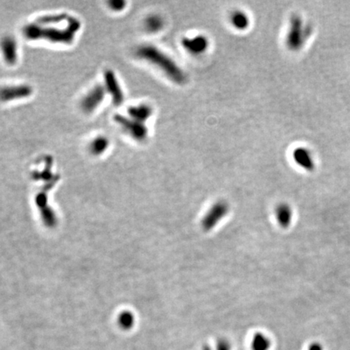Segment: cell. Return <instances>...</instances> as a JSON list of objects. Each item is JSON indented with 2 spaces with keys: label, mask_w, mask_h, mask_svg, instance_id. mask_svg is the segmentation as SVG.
I'll use <instances>...</instances> for the list:
<instances>
[{
  "label": "cell",
  "mask_w": 350,
  "mask_h": 350,
  "mask_svg": "<svg viewBox=\"0 0 350 350\" xmlns=\"http://www.w3.org/2000/svg\"><path fill=\"white\" fill-rule=\"evenodd\" d=\"M165 22L162 17L159 15L152 14L148 16L144 21V28L150 34H156L164 27Z\"/></svg>",
  "instance_id": "15"
},
{
  "label": "cell",
  "mask_w": 350,
  "mask_h": 350,
  "mask_svg": "<svg viewBox=\"0 0 350 350\" xmlns=\"http://www.w3.org/2000/svg\"><path fill=\"white\" fill-rule=\"evenodd\" d=\"M307 350H323V347L319 342H312Z\"/></svg>",
  "instance_id": "20"
},
{
  "label": "cell",
  "mask_w": 350,
  "mask_h": 350,
  "mask_svg": "<svg viewBox=\"0 0 350 350\" xmlns=\"http://www.w3.org/2000/svg\"><path fill=\"white\" fill-rule=\"evenodd\" d=\"M0 49L3 57L8 64L13 65L17 63L18 58V50L17 43L14 38L10 36L5 37L1 40Z\"/></svg>",
  "instance_id": "10"
},
{
  "label": "cell",
  "mask_w": 350,
  "mask_h": 350,
  "mask_svg": "<svg viewBox=\"0 0 350 350\" xmlns=\"http://www.w3.org/2000/svg\"><path fill=\"white\" fill-rule=\"evenodd\" d=\"M105 90L111 94L115 105H120L124 100V95L118 79L111 70L105 72Z\"/></svg>",
  "instance_id": "9"
},
{
  "label": "cell",
  "mask_w": 350,
  "mask_h": 350,
  "mask_svg": "<svg viewBox=\"0 0 350 350\" xmlns=\"http://www.w3.org/2000/svg\"><path fill=\"white\" fill-rule=\"evenodd\" d=\"M106 95L105 87L96 85L82 98L80 106L82 110L86 113H91L98 108L103 102Z\"/></svg>",
  "instance_id": "7"
},
{
  "label": "cell",
  "mask_w": 350,
  "mask_h": 350,
  "mask_svg": "<svg viewBox=\"0 0 350 350\" xmlns=\"http://www.w3.org/2000/svg\"><path fill=\"white\" fill-rule=\"evenodd\" d=\"M55 25L29 24L24 27L23 34L29 40L45 39L54 43L70 44L81 26L79 20L73 17H69L67 26L63 29Z\"/></svg>",
  "instance_id": "1"
},
{
  "label": "cell",
  "mask_w": 350,
  "mask_h": 350,
  "mask_svg": "<svg viewBox=\"0 0 350 350\" xmlns=\"http://www.w3.org/2000/svg\"><path fill=\"white\" fill-rule=\"evenodd\" d=\"M128 115L130 118L135 119L140 123H144L152 116L153 110L148 104H140L128 108Z\"/></svg>",
  "instance_id": "13"
},
{
  "label": "cell",
  "mask_w": 350,
  "mask_h": 350,
  "mask_svg": "<svg viewBox=\"0 0 350 350\" xmlns=\"http://www.w3.org/2000/svg\"><path fill=\"white\" fill-rule=\"evenodd\" d=\"M311 34V27L304 25L299 16L294 15L290 19V29L286 39L288 47L294 51L300 50Z\"/></svg>",
  "instance_id": "3"
},
{
  "label": "cell",
  "mask_w": 350,
  "mask_h": 350,
  "mask_svg": "<svg viewBox=\"0 0 350 350\" xmlns=\"http://www.w3.org/2000/svg\"><path fill=\"white\" fill-rule=\"evenodd\" d=\"M294 160L299 166L307 171L315 169V163L309 151L305 148H298L293 153Z\"/></svg>",
  "instance_id": "12"
},
{
  "label": "cell",
  "mask_w": 350,
  "mask_h": 350,
  "mask_svg": "<svg viewBox=\"0 0 350 350\" xmlns=\"http://www.w3.org/2000/svg\"><path fill=\"white\" fill-rule=\"evenodd\" d=\"M115 121L119 124L123 130L127 132L131 137L137 141H144L148 136V130L144 123H140L130 117L123 115H115Z\"/></svg>",
  "instance_id": "5"
},
{
  "label": "cell",
  "mask_w": 350,
  "mask_h": 350,
  "mask_svg": "<svg viewBox=\"0 0 350 350\" xmlns=\"http://www.w3.org/2000/svg\"><path fill=\"white\" fill-rule=\"evenodd\" d=\"M33 89L28 84L5 86L0 88V100L2 102L20 100L31 96Z\"/></svg>",
  "instance_id": "6"
},
{
  "label": "cell",
  "mask_w": 350,
  "mask_h": 350,
  "mask_svg": "<svg viewBox=\"0 0 350 350\" xmlns=\"http://www.w3.org/2000/svg\"><path fill=\"white\" fill-rule=\"evenodd\" d=\"M136 55L141 59L152 63L164 72L171 81L182 84L186 81L187 75L176 62L166 54L152 45H142L136 49Z\"/></svg>",
  "instance_id": "2"
},
{
  "label": "cell",
  "mask_w": 350,
  "mask_h": 350,
  "mask_svg": "<svg viewBox=\"0 0 350 350\" xmlns=\"http://www.w3.org/2000/svg\"><path fill=\"white\" fill-rule=\"evenodd\" d=\"M109 5H110V8L113 9V10L119 12V11H122L125 8L126 2L122 1V0H113V1L109 3Z\"/></svg>",
  "instance_id": "18"
},
{
  "label": "cell",
  "mask_w": 350,
  "mask_h": 350,
  "mask_svg": "<svg viewBox=\"0 0 350 350\" xmlns=\"http://www.w3.org/2000/svg\"><path fill=\"white\" fill-rule=\"evenodd\" d=\"M271 346V340L262 332L254 334L250 342L251 350H269Z\"/></svg>",
  "instance_id": "16"
},
{
  "label": "cell",
  "mask_w": 350,
  "mask_h": 350,
  "mask_svg": "<svg viewBox=\"0 0 350 350\" xmlns=\"http://www.w3.org/2000/svg\"><path fill=\"white\" fill-rule=\"evenodd\" d=\"M110 145L108 138L106 136H97L92 140L90 144V149L92 153L95 155H100L107 151Z\"/></svg>",
  "instance_id": "17"
},
{
  "label": "cell",
  "mask_w": 350,
  "mask_h": 350,
  "mask_svg": "<svg viewBox=\"0 0 350 350\" xmlns=\"http://www.w3.org/2000/svg\"><path fill=\"white\" fill-rule=\"evenodd\" d=\"M229 21L234 29L240 31L246 30L250 25V18L246 13L242 11H234L229 17Z\"/></svg>",
  "instance_id": "14"
},
{
  "label": "cell",
  "mask_w": 350,
  "mask_h": 350,
  "mask_svg": "<svg viewBox=\"0 0 350 350\" xmlns=\"http://www.w3.org/2000/svg\"><path fill=\"white\" fill-rule=\"evenodd\" d=\"M229 211V205L226 201L220 200L213 204L203 217V229L205 231H211L227 216Z\"/></svg>",
  "instance_id": "4"
},
{
  "label": "cell",
  "mask_w": 350,
  "mask_h": 350,
  "mask_svg": "<svg viewBox=\"0 0 350 350\" xmlns=\"http://www.w3.org/2000/svg\"><path fill=\"white\" fill-rule=\"evenodd\" d=\"M293 216H294L293 209L290 204L287 203H281L276 208V220L278 225L283 229L290 227L293 221Z\"/></svg>",
  "instance_id": "11"
},
{
  "label": "cell",
  "mask_w": 350,
  "mask_h": 350,
  "mask_svg": "<svg viewBox=\"0 0 350 350\" xmlns=\"http://www.w3.org/2000/svg\"><path fill=\"white\" fill-rule=\"evenodd\" d=\"M134 323V317L132 316L131 313H126L122 317V324H123V327H131V326L133 325Z\"/></svg>",
  "instance_id": "19"
},
{
  "label": "cell",
  "mask_w": 350,
  "mask_h": 350,
  "mask_svg": "<svg viewBox=\"0 0 350 350\" xmlns=\"http://www.w3.org/2000/svg\"><path fill=\"white\" fill-rule=\"evenodd\" d=\"M182 45L188 53L193 55H200L206 52L209 48V39L204 35H197L193 38H184Z\"/></svg>",
  "instance_id": "8"
}]
</instances>
